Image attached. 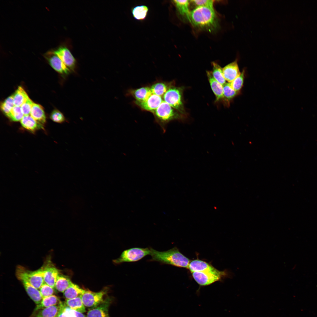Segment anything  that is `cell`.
Listing matches in <instances>:
<instances>
[{
  "label": "cell",
  "instance_id": "obj_20",
  "mask_svg": "<svg viewBox=\"0 0 317 317\" xmlns=\"http://www.w3.org/2000/svg\"><path fill=\"white\" fill-rule=\"evenodd\" d=\"M20 121L23 128L33 133L43 128V125L38 123L30 114L24 115Z\"/></svg>",
  "mask_w": 317,
  "mask_h": 317
},
{
  "label": "cell",
  "instance_id": "obj_33",
  "mask_svg": "<svg viewBox=\"0 0 317 317\" xmlns=\"http://www.w3.org/2000/svg\"><path fill=\"white\" fill-rule=\"evenodd\" d=\"M24 116L20 107L14 106L6 116L13 121L18 122L20 121Z\"/></svg>",
  "mask_w": 317,
  "mask_h": 317
},
{
  "label": "cell",
  "instance_id": "obj_35",
  "mask_svg": "<svg viewBox=\"0 0 317 317\" xmlns=\"http://www.w3.org/2000/svg\"><path fill=\"white\" fill-rule=\"evenodd\" d=\"M50 118L53 122L59 123H62L66 121L65 117L63 114L57 110H54L51 113Z\"/></svg>",
  "mask_w": 317,
  "mask_h": 317
},
{
  "label": "cell",
  "instance_id": "obj_6",
  "mask_svg": "<svg viewBox=\"0 0 317 317\" xmlns=\"http://www.w3.org/2000/svg\"><path fill=\"white\" fill-rule=\"evenodd\" d=\"M150 254L149 247H132L124 250L120 257L113 261L117 264L124 262H134L140 260Z\"/></svg>",
  "mask_w": 317,
  "mask_h": 317
},
{
  "label": "cell",
  "instance_id": "obj_29",
  "mask_svg": "<svg viewBox=\"0 0 317 317\" xmlns=\"http://www.w3.org/2000/svg\"><path fill=\"white\" fill-rule=\"evenodd\" d=\"M72 283L68 277L59 274L55 282V288L59 292L63 293Z\"/></svg>",
  "mask_w": 317,
  "mask_h": 317
},
{
  "label": "cell",
  "instance_id": "obj_17",
  "mask_svg": "<svg viewBox=\"0 0 317 317\" xmlns=\"http://www.w3.org/2000/svg\"><path fill=\"white\" fill-rule=\"evenodd\" d=\"M128 94L132 96L135 101L142 102L146 100L152 94L150 87L145 86L129 90Z\"/></svg>",
  "mask_w": 317,
  "mask_h": 317
},
{
  "label": "cell",
  "instance_id": "obj_40",
  "mask_svg": "<svg viewBox=\"0 0 317 317\" xmlns=\"http://www.w3.org/2000/svg\"><path fill=\"white\" fill-rule=\"evenodd\" d=\"M75 312L76 317H86L83 313L77 312L76 311H75Z\"/></svg>",
  "mask_w": 317,
  "mask_h": 317
},
{
  "label": "cell",
  "instance_id": "obj_10",
  "mask_svg": "<svg viewBox=\"0 0 317 317\" xmlns=\"http://www.w3.org/2000/svg\"><path fill=\"white\" fill-rule=\"evenodd\" d=\"M163 101L162 97L152 94L146 100L142 102L134 101V103L142 110L153 112Z\"/></svg>",
  "mask_w": 317,
  "mask_h": 317
},
{
  "label": "cell",
  "instance_id": "obj_2",
  "mask_svg": "<svg viewBox=\"0 0 317 317\" xmlns=\"http://www.w3.org/2000/svg\"><path fill=\"white\" fill-rule=\"evenodd\" d=\"M151 259L148 261H156L161 264L188 268L190 262L189 259L181 253L178 248L174 247L167 251H159L149 247Z\"/></svg>",
  "mask_w": 317,
  "mask_h": 317
},
{
  "label": "cell",
  "instance_id": "obj_14",
  "mask_svg": "<svg viewBox=\"0 0 317 317\" xmlns=\"http://www.w3.org/2000/svg\"><path fill=\"white\" fill-rule=\"evenodd\" d=\"M188 268L192 273L195 272L218 273L220 271L209 263L198 259L190 261Z\"/></svg>",
  "mask_w": 317,
  "mask_h": 317
},
{
  "label": "cell",
  "instance_id": "obj_24",
  "mask_svg": "<svg viewBox=\"0 0 317 317\" xmlns=\"http://www.w3.org/2000/svg\"><path fill=\"white\" fill-rule=\"evenodd\" d=\"M62 302L57 296L53 295L48 297L43 298L41 303L37 305L34 311L61 304Z\"/></svg>",
  "mask_w": 317,
  "mask_h": 317
},
{
  "label": "cell",
  "instance_id": "obj_15",
  "mask_svg": "<svg viewBox=\"0 0 317 317\" xmlns=\"http://www.w3.org/2000/svg\"><path fill=\"white\" fill-rule=\"evenodd\" d=\"M64 304L62 303L60 305L34 311L30 317H58Z\"/></svg>",
  "mask_w": 317,
  "mask_h": 317
},
{
  "label": "cell",
  "instance_id": "obj_34",
  "mask_svg": "<svg viewBox=\"0 0 317 317\" xmlns=\"http://www.w3.org/2000/svg\"><path fill=\"white\" fill-rule=\"evenodd\" d=\"M15 105L13 95L8 97L1 104V108L3 113L7 116Z\"/></svg>",
  "mask_w": 317,
  "mask_h": 317
},
{
  "label": "cell",
  "instance_id": "obj_28",
  "mask_svg": "<svg viewBox=\"0 0 317 317\" xmlns=\"http://www.w3.org/2000/svg\"><path fill=\"white\" fill-rule=\"evenodd\" d=\"M15 106L21 107L29 97L23 88L19 86L12 95Z\"/></svg>",
  "mask_w": 317,
  "mask_h": 317
},
{
  "label": "cell",
  "instance_id": "obj_37",
  "mask_svg": "<svg viewBox=\"0 0 317 317\" xmlns=\"http://www.w3.org/2000/svg\"><path fill=\"white\" fill-rule=\"evenodd\" d=\"M34 102L29 97L20 107L24 115H30Z\"/></svg>",
  "mask_w": 317,
  "mask_h": 317
},
{
  "label": "cell",
  "instance_id": "obj_12",
  "mask_svg": "<svg viewBox=\"0 0 317 317\" xmlns=\"http://www.w3.org/2000/svg\"><path fill=\"white\" fill-rule=\"evenodd\" d=\"M42 269L44 283L55 288V282L59 275L58 270L50 262L47 264Z\"/></svg>",
  "mask_w": 317,
  "mask_h": 317
},
{
  "label": "cell",
  "instance_id": "obj_18",
  "mask_svg": "<svg viewBox=\"0 0 317 317\" xmlns=\"http://www.w3.org/2000/svg\"><path fill=\"white\" fill-rule=\"evenodd\" d=\"M206 73L212 90L216 97V101L223 100V86L213 77L211 71H207Z\"/></svg>",
  "mask_w": 317,
  "mask_h": 317
},
{
  "label": "cell",
  "instance_id": "obj_4",
  "mask_svg": "<svg viewBox=\"0 0 317 317\" xmlns=\"http://www.w3.org/2000/svg\"><path fill=\"white\" fill-rule=\"evenodd\" d=\"M16 275L21 282H27L38 289L44 283L42 268L36 271H31L18 266L16 268Z\"/></svg>",
  "mask_w": 317,
  "mask_h": 317
},
{
  "label": "cell",
  "instance_id": "obj_19",
  "mask_svg": "<svg viewBox=\"0 0 317 317\" xmlns=\"http://www.w3.org/2000/svg\"><path fill=\"white\" fill-rule=\"evenodd\" d=\"M174 84V82L158 81L153 84L150 87L152 94L163 97L166 91Z\"/></svg>",
  "mask_w": 317,
  "mask_h": 317
},
{
  "label": "cell",
  "instance_id": "obj_31",
  "mask_svg": "<svg viewBox=\"0 0 317 317\" xmlns=\"http://www.w3.org/2000/svg\"><path fill=\"white\" fill-rule=\"evenodd\" d=\"M213 67L212 75L214 78L218 82L223 85L226 82L223 76L222 68L217 63L213 62L212 63Z\"/></svg>",
  "mask_w": 317,
  "mask_h": 317
},
{
  "label": "cell",
  "instance_id": "obj_36",
  "mask_svg": "<svg viewBox=\"0 0 317 317\" xmlns=\"http://www.w3.org/2000/svg\"><path fill=\"white\" fill-rule=\"evenodd\" d=\"M39 291L43 298L54 295V288L44 283L39 289Z\"/></svg>",
  "mask_w": 317,
  "mask_h": 317
},
{
  "label": "cell",
  "instance_id": "obj_3",
  "mask_svg": "<svg viewBox=\"0 0 317 317\" xmlns=\"http://www.w3.org/2000/svg\"><path fill=\"white\" fill-rule=\"evenodd\" d=\"M156 122L161 127L163 133L166 131L167 124L175 120H181L184 116L163 101L157 108L152 113Z\"/></svg>",
  "mask_w": 317,
  "mask_h": 317
},
{
  "label": "cell",
  "instance_id": "obj_9",
  "mask_svg": "<svg viewBox=\"0 0 317 317\" xmlns=\"http://www.w3.org/2000/svg\"><path fill=\"white\" fill-rule=\"evenodd\" d=\"M44 57L51 67L58 73L65 75L70 73V69L54 53L53 50L47 52L45 54Z\"/></svg>",
  "mask_w": 317,
  "mask_h": 317
},
{
  "label": "cell",
  "instance_id": "obj_23",
  "mask_svg": "<svg viewBox=\"0 0 317 317\" xmlns=\"http://www.w3.org/2000/svg\"><path fill=\"white\" fill-rule=\"evenodd\" d=\"M86 291L72 282L63 292V296L66 299H72L81 296Z\"/></svg>",
  "mask_w": 317,
  "mask_h": 317
},
{
  "label": "cell",
  "instance_id": "obj_16",
  "mask_svg": "<svg viewBox=\"0 0 317 317\" xmlns=\"http://www.w3.org/2000/svg\"><path fill=\"white\" fill-rule=\"evenodd\" d=\"M222 72L225 80L230 83L240 74L237 60H236L228 64L222 68Z\"/></svg>",
  "mask_w": 317,
  "mask_h": 317
},
{
  "label": "cell",
  "instance_id": "obj_8",
  "mask_svg": "<svg viewBox=\"0 0 317 317\" xmlns=\"http://www.w3.org/2000/svg\"><path fill=\"white\" fill-rule=\"evenodd\" d=\"M192 273L195 280L202 286L208 285L219 281L226 275L225 272L222 271L218 273L195 272Z\"/></svg>",
  "mask_w": 317,
  "mask_h": 317
},
{
  "label": "cell",
  "instance_id": "obj_1",
  "mask_svg": "<svg viewBox=\"0 0 317 317\" xmlns=\"http://www.w3.org/2000/svg\"><path fill=\"white\" fill-rule=\"evenodd\" d=\"M188 21L195 27L212 31L218 26L217 17L214 8L199 6L190 11Z\"/></svg>",
  "mask_w": 317,
  "mask_h": 317
},
{
  "label": "cell",
  "instance_id": "obj_27",
  "mask_svg": "<svg viewBox=\"0 0 317 317\" xmlns=\"http://www.w3.org/2000/svg\"><path fill=\"white\" fill-rule=\"evenodd\" d=\"M179 13L181 16H185L188 20L190 11L189 9L190 1L173 0Z\"/></svg>",
  "mask_w": 317,
  "mask_h": 317
},
{
  "label": "cell",
  "instance_id": "obj_39",
  "mask_svg": "<svg viewBox=\"0 0 317 317\" xmlns=\"http://www.w3.org/2000/svg\"><path fill=\"white\" fill-rule=\"evenodd\" d=\"M64 306L58 317H72V311L68 307Z\"/></svg>",
  "mask_w": 317,
  "mask_h": 317
},
{
  "label": "cell",
  "instance_id": "obj_38",
  "mask_svg": "<svg viewBox=\"0 0 317 317\" xmlns=\"http://www.w3.org/2000/svg\"><path fill=\"white\" fill-rule=\"evenodd\" d=\"M196 7L206 6L213 7L214 1L212 0H194L190 1Z\"/></svg>",
  "mask_w": 317,
  "mask_h": 317
},
{
  "label": "cell",
  "instance_id": "obj_7",
  "mask_svg": "<svg viewBox=\"0 0 317 317\" xmlns=\"http://www.w3.org/2000/svg\"><path fill=\"white\" fill-rule=\"evenodd\" d=\"M107 291L106 289L97 292L86 290L81 296L85 308L90 309L96 307L102 304L106 298H104V296Z\"/></svg>",
  "mask_w": 317,
  "mask_h": 317
},
{
  "label": "cell",
  "instance_id": "obj_30",
  "mask_svg": "<svg viewBox=\"0 0 317 317\" xmlns=\"http://www.w3.org/2000/svg\"><path fill=\"white\" fill-rule=\"evenodd\" d=\"M149 8L145 5H142L136 6L131 10V12L134 18L138 20L145 19L147 16Z\"/></svg>",
  "mask_w": 317,
  "mask_h": 317
},
{
  "label": "cell",
  "instance_id": "obj_26",
  "mask_svg": "<svg viewBox=\"0 0 317 317\" xmlns=\"http://www.w3.org/2000/svg\"><path fill=\"white\" fill-rule=\"evenodd\" d=\"M223 100L225 104L227 106L230 105L231 101L240 94L235 91L231 86L230 83L226 82L223 85Z\"/></svg>",
  "mask_w": 317,
  "mask_h": 317
},
{
  "label": "cell",
  "instance_id": "obj_11",
  "mask_svg": "<svg viewBox=\"0 0 317 317\" xmlns=\"http://www.w3.org/2000/svg\"><path fill=\"white\" fill-rule=\"evenodd\" d=\"M53 51L69 69L74 71L76 65V60L70 51L67 47L61 46Z\"/></svg>",
  "mask_w": 317,
  "mask_h": 317
},
{
  "label": "cell",
  "instance_id": "obj_32",
  "mask_svg": "<svg viewBox=\"0 0 317 317\" xmlns=\"http://www.w3.org/2000/svg\"><path fill=\"white\" fill-rule=\"evenodd\" d=\"M245 70L244 69L240 74L232 82L230 83L232 87L236 91L240 92L242 88L245 78Z\"/></svg>",
  "mask_w": 317,
  "mask_h": 317
},
{
  "label": "cell",
  "instance_id": "obj_25",
  "mask_svg": "<svg viewBox=\"0 0 317 317\" xmlns=\"http://www.w3.org/2000/svg\"><path fill=\"white\" fill-rule=\"evenodd\" d=\"M64 303L71 309L83 313L86 311V308L83 303L81 296L66 299Z\"/></svg>",
  "mask_w": 317,
  "mask_h": 317
},
{
  "label": "cell",
  "instance_id": "obj_5",
  "mask_svg": "<svg viewBox=\"0 0 317 317\" xmlns=\"http://www.w3.org/2000/svg\"><path fill=\"white\" fill-rule=\"evenodd\" d=\"M183 89L174 84L163 97V100L183 115H185L183 100Z\"/></svg>",
  "mask_w": 317,
  "mask_h": 317
},
{
  "label": "cell",
  "instance_id": "obj_21",
  "mask_svg": "<svg viewBox=\"0 0 317 317\" xmlns=\"http://www.w3.org/2000/svg\"><path fill=\"white\" fill-rule=\"evenodd\" d=\"M30 115L38 123L43 126L46 122V118L43 108L38 104L34 103Z\"/></svg>",
  "mask_w": 317,
  "mask_h": 317
},
{
  "label": "cell",
  "instance_id": "obj_22",
  "mask_svg": "<svg viewBox=\"0 0 317 317\" xmlns=\"http://www.w3.org/2000/svg\"><path fill=\"white\" fill-rule=\"evenodd\" d=\"M27 294L32 300L37 304L41 302L43 297L39 290L26 282H22Z\"/></svg>",
  "mask_w": 317,
  "mask_h": 317
},
{
  "label": "cell",
  "instance_id": "obj_13",
  "mask_svg": "<svg viewBox=\"0 0 317 317\" xmlns=\"http://www.w3.org/2000/svg\"><path fill=\"white\" fill-rule=\"evenodd\" d=\"M111 298L106 297L100 305L95 308L90 309L86 317H110L109 308L111 303Z\"/></svg>",
  "mask_w": 317,
  "mask_h": 317
}]
</instances>
